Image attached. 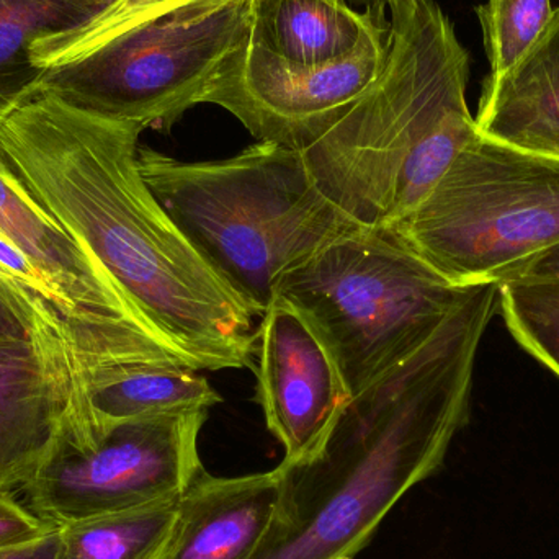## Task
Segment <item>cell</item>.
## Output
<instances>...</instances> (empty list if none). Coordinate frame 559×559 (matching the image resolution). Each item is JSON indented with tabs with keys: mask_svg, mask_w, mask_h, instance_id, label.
Listing matches in <instances>:
<instances>
[{
	"mask_svg": "<svg viewBox=\"0 0 559 559\" xmlns=\"http://www.w3.org/2000/svg\"><path fill=\"white\" fill-rule=\"evenodd\" d=\"M143 131L35 94L0 121V151L29 195L183 364L199 371L249 367L255 314L144 182Z\"/></svg>",
	"mask_w": 559,
	"mask_h": 559,
	"instance_id": "cell-1",
	"label": "cell"
},
{
	"mask_svg": "<svg viewBox=\"0 0 559 559\" xmlns=\"http://www.w3.org/2000/svg\"><path fill=\"white\" fill-rule=\"evenodd\" d=\"M0 342H66L69 345L61 314L23 286L3 277H0Z\"/></svg>",
	"mask_w": 559,
	"mask_h": 559,
	"instance_id": "cell-22",
	"label": "cell"
},
{
	"mask_svg": "<svg viewBox=\"0 0 559 559\" xmlns=\"http://www.w3.org/2000/svg\"><path fill=\"white\" fill-rule=\"evenodd\" d=\"M177 501L61 525L52 559H164L176 527Z\"/></svg>",
	"mask_w": 559,
	"mask_h": 559,
	"instance_id": "cell-18",
	"label": "cell"
},
{
	"mask_svg": "<svg viewBox=\"0 0 559 559\" xmlns=\"http://www.w3.org/2000/svg\"><path fill=\"white\" fill-rule=\"evenodd\" d=\"M56 545H58V531L41 540L33 542V544L2 550L0 559H52Z\"/></svg>",
	"mask_w": 559,
	"mask_h": 559,
	"instance_id": "cell-25",
	"label": "cell"
},
{
	"mask_svg": "<svg viewBox=\"0 0 559 559\" xmlns=\"http://www.w3.org/2000/svg\"><path fill=\"white\" fill-rule=\"evenodd\" d=\"M258 401L285 449L283 462L311 455L350 401L334 352L308 314L275 296L258 337Z\"/></svg>",
	"mask_w": 559,
	"mask_h": 559,
	"instance_id": "cell-11",
	"label": "cell"
},
{
	"mask_svg": "<svg viewBox=\"0 0 559 559\" xmlns=\"http://www.w3.org/2000/svg\"><path fill=\"white\" fill-rule=\"evenodd\" d=\"M58 528L16 501L15 496L0 492V551L41 540Z\"/></svg>",
	"mask_w": 559,
	"mask_h": 559,
	"instance_id": "cell-23",
	"label": "cell"
},
{
	"mask_svg": "<svg viewBox=\"0 0 559 559\" xmlns=\"http://www.w3.org/2000/svg\"><path fill=\"white\" fill-rule=\"evenodd\" d=\"M499 309L519 345L559 377V282L501 283Z\"/></svg>",
	"mask_w": 559,
	"mask_h": 559,
	"instance_id": "cell-20",
	"label": "cell"
},
{
	"mask_svg": "<svg viewBox=\"0 0 559 559\" xmlns=\"http://www.w3.org/2000/svg\"><path fill=\"white\" fill-rule=\"evenodd\" d=\"M278 473L219 478L203 469L177 501L164 559H252L278 502Z\"/></svg>",
	"mask_w": 559,
	"mask_h": 559,
	"instance_id": "cell-13",
	"label": "cell"
},
{
	"mask_svg": "<svg viewBox=\"0 0 559 559\" xmlns=\"http://www.w3.org/2000/svg\"><path fill=\"white\" fill-rule=\"evenodd\" d=\"M192 2L195 0H114L81 25L36 39L32 62L43 71L68 64L134 26Z\"/></svg>",
	"mask_w": 559,
	"mask_h": 559,
	"instance_id": "cell-19",
	"label": "cell"
},
{
	"mask_svg": "<svg viewBox=\"0 0 559 559\" xmlns=\"http://www.w3.org/2000/svg\"><path fill=\"white\" fill-rule=\"evenodd\" d=\"M554 12L551 0H488L476 7L489 75L511 71L540 38Z\"/></svg>",
	"mask_w": 559,
	"mask_h": 559,
	"instance_id": "cell-21",
	"label": "cell"
},
{
	"mask_svg": "<svg viewBox=\"0 0 559 559\" xmlns=\"http://www.w3.org/2000/svg\"><path fill=\"white\" fill-rule=\"evenodd\" d=\"M252 0H195L46 69L35 94L120 123L169 130L251 39Z\"/></svg>",
	"mask_w": 559,
	"mask_h": 559,
	"instance_id": "cell-7",
	"label": "cell"
},
{
	"mask_svg": "<svg viewBox=\"0 0 559 559\" xmlns=\"http://www.w3.org/2000/svg\"><path fill=\"white\" fill-rule=\"evenodd\" d=\"M378 78L299 151L322 195L355 225L393 228L478 134L466 102L472 58L436 0L391 7Z\"/></svg>",
	"mask_w": 559,
	"mask_h": 559,
	"instance_id": "cell-3",
	"label": "cell"
},
{
	"mask_svg": "<svg viewBox=\"0 0 559 559\" xmlns=\"http://www.w3.org/2000/svg\"><path fill=\"white\" fill-rule=\"evenodd\" d=\"M114 0H0V121L35 95L46 71L32 62L36 39L74 28Z\"/></svg>",
	"mask_w": 559,
	"mask_h": 559,
	"instance_id": "cell-17",
	"label": "cell"
},
{
	"mask_svg": "<svg viewBox=\"0 0 559 559\" xmlns=\"http://www.w3.org/2000/svg\"><path fill=\"white\" fill-rule=\"evenodd\" d=\"M481 91L479 134L559 159V7L527 55Z\"/></svg>",
	"mask_w": 559,
	"mask_h": 559,
	"instance_id": "cell-14",
	"label": "cell"
},
{
	"mask_svg": "<svg viewBox=\"0 0 559 559\" xmlns=\"http://www.w3.org/2000/svg\"><path fill=\"white\" fill-rule=\"evenodd\" d=\"M472 288L440 277L391 229L360 226L286 272L277 295L311 318L355 396L424 347Z\"/></svg>",
	"mask_w": 559,
	"mask_h": 559,
	"instance_id": "cell-5",
	"label": "cell"
},
{
	"mask_svg": "<svg viewBox=\"0 0 559 559\" xmlns=\"http://www.w3.org/2000/svg\"><path fill=\"white\" fill-rule=\"evenodd\" d=\"M206 419L209 411H200L102 429L68 419L20 492L58 527L174 501L205 469L199 439Z\"/></svg>",
	"mask_w": 559,
	"mask_h": 559,
	"instance_id": "cell-8",
	"label": "cell"
},
{
	"mask_svg": "<svg viewBox=\"0 0 559 559\" xmlns=\"http://www.w3.org/2000/svg\"><path fill=\"white\" fill-rule=\"evenodd\" d=\"M138 166L203 261L261 318L286 272L360 228L322 195L301 153L278 144L203 163L140 147Z\"/></svg>",
	"mask_w": 559,
	"mask_h": 559,
	"instance_id": "cell-4",
	"label": "cell"
},
{
	"mask_svg": "<svg viewBox=\"0 0 559 559\" xmlns=\"http://www.w3.org/2000/svg\"><path fill=\"white\" fill-rule=\"evenodd\" d=\"M0 235L48 278L68 312V338L75 354L121 357L166 345L104 269L29 195L2 151Z\"/></svg>",
	"mask_w": 559,
	"mask_h": 559,
	"instance_id": "cell-10",
	"label": "cell"
},
{
	"mask_svg": "<svg viewBox=\"0 0 559 559\" xmlns=\"http://www.w3.org/2000/svg\"><path fill=\"white\" fill-rule=\"evenodd\" d=\"M515 278L559 282V245L528 261L511 280Z\"/></svg>",
	"mask_w": 559,
	"mask_h": 559,
	"instance_id": "cell-24",
	"label": "cell"
},
{
	"mask_svg": "<svg viewBox=\"0 0 559 559\" xmlns=\"http://www.w3.org/2000/svg\"><path fill=\"white\" fill-rule=\"evenodd\" d=\"M218 403V391L195 368L108 361L81 371L69 419L102 429L123 420L200 413Z\"/></svg>",
	"mask_w": 559,
	"mask_h": 559,
	"instance_id": "cell-15",
	"label": "cell"
},
{
	"mask_svg": "<svg viewBox=\"0 0 559 559\" xmlns=\"http://www.w3.org/2000/svg\"><path fill=\"white\" fill-rule=\"evenodd\" d=\"M79 368L66 342H0V492L22 491L74 409Z\"/></svg>",
	"mask_w": 559,
	"mask_h": 559,
	"instance_id": "cell-12",
	"label": "cell"
},
{
	"mask_svg": "<svg viewBox=\"0 0 559 559\" xmlns=\"http://www.w3.org/2000/svg\"><path fill=\"white\" fill-rule=\"evenodd\" d=\"M388 35L384 9L358 12L347 0H252V45L289 64H331Z\"/></svg>",
	"mask_w": 559,
	"mask_h": 559,
	"instance_id": "cell-16",
	"label": "cell"
},
{
	"mask_svg": "<svg viewBox=\"0 0 559 559\" xmlns=\"http://www.w3.org/2000/svg\"><path fill=\"white\" fill-rule=\"evenodd\" d=\"M499 283L473 286L413 357L355 394L321 445L277 466L278 502L252 559H355L391 509L439 472L469 416Z\"/></svg>",
	"mask_w": 559,
	"mask_h": 559,
	"instance_id": "cell-2",
	"label": "cell"
},
{
	"mask_svg": "<svg viewBox=\"0 0 559 559\" xmlns=\"http://www.w3.org/2000/svg\"><path fill=\"white\" fill-rule=\"evenodd\" d=\"M390 35L331 64H289L249 39L210 85L202 104L238 118L258 141L301 151L318 141L378 78Z\"/></svg>",
	"mask_w": 559,
	"mask_h": 559,
	"instance_id": "cell-9",
	"label": "cell"
},
{
	"mask_svg": "<svg viewBox=\"0 0 559 559\" xmlns=\"http://www.w3.org/2000/svg\"><path fill=\"white\" fill-rule=\"evenodd\" d=\"M388 229L452 285H501L559 245V159L478 133Z\"/></svg>",
	"mask_w": 559,
	"mask_h": 559,
	"instance_id": "cell-6",
	"label": "cell"
},
{
	"mask_svg": "<svg viewBox=\"0 0 559 559\" xmlns=\"http://www.w3.org/2000/svg\"><path fill=\"white\" fill-rule=\"evenodd\" d=\"M352 7H361V9H391L401 0H347Z\"/></svg>",
	"mask_w": 559,
	"mask_h": 559,
	"instance_id": "cell-26",
	"label": "cell"
}]
</instances>
